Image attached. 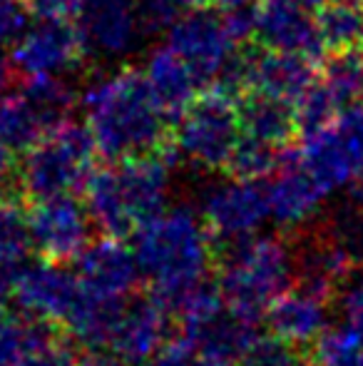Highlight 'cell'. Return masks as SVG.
<instances>
[{"label":"cell","mask_w":363,"mask_h":366,"mask_svg":"<svg viewBox=\"0 0 363 366\" xmlns=\"http://www.w3.org/2000/svg\"><path fill=\"white\" fill-rule=\"evenodd\" d=\"M75 347L78 344L70 339V334L60 332L53 339H48V342L25 352L15 366H75V362H78Z\"/></svg>","instance_id":"1f68e13d"},{"label":"cell","mask_w":363,"mask_h":366,"mask_svg":"<svg viewBox=\"0 0 363 366\" xmlns=\"http://www.w3.org/2000/svg\"><path fill=\"white\" fill-rule=\"evenodd\" d=\"M130 239L145 290L170 314L192 287L214 277V237L189 207L160 212Z\"/></svg>","instance_id":"7a4b0ae2"},{"label":"cell","mask_w":363,"mask_h":366,"mask_svg":"<svg viewBox=\"0 0 363 366\" xmlns=\"http://www.w3.org/2000/svg\"><path fill=\"white\" fill-rule=\"evenodd\" d=\"M137 25L142 35H157L170 30L177 20L197 5V0H132Z\"/></svg>","instance_id":"4dcf8cb0"},{"label":"cell","mask_w":363,"mask_h":366,"mask_svg":"<svg viewBox=\"0 0 363 366\" xmlns=\"http://www.w3.org/2000/svg\"><path fill=\"white\" fill-rule=\"evenodd\" d=\"M25 10L45 20H73L80 0H20Z\"/></svg>","instance_id":"e575fe53"},{"label":"cell","mask_w":363,"mask_h":366,"mask_svg":"<svg viewBox=\"0 0 363 366\" xmlns=\"http://www.w3.org/2000/svg\"><path fill=\"white\" fill-rule=\"evenodd\" d=\"M249 0H197V5H207V8H217V10H229V8H239V5H247Z\"/></svg>","instance_id":"f35d334b"},{"label":"cell","mask_w":363,"mask_h":366,"mask_svg":"<svg viewBox=\"0 0 363 366\" xmlns=\"http://www.w3.org/2000/svg\"><path fill=\"white\" fill-rule=\"evenodd\" d=\"M316 28L324 40L326 50L334 48H349V45H359L363 38V10L354 5L344 3H331L324 0L319 8L314 10Z\"/></svg>","instance_id":"83f0119b"},{"label":"cell","mask_w":363,"mask_h":366,"mask_svg":"<svg viewBox=\"0 0 363 366\" xmlns=\"http://www.w3.org/2000/svg\"><path fill=\"white\" fill-rule=\"evenodd\" d=\"M199 352L184 334L175 332L145 366H197Z\"/></svg>","instance_id":"d6a6232c"},{"label":"cell","mask_w":363,"mask_h":366,"mask_svg":"<svg viewBox=\"0 0 363 366\" xmlns=\"http://www.w3.org/2000/svg\"><path fill=\"white\" fill-rule=\"evenodd\" d=\"M75 366H130L125 359H120L115 352L102 347H90L83 354H78V362Z\"/></svg>","instance_id":"8d00e7d4"},{"label":"cell","mask_w":363,"mask_h":366,"mask_svg":"<svg viewBox=\"0 0 363 366\" xmlns=\"http://www.w3.org/2000/svg\"><path fill=\"white\" fill-rule=\"evenodd\" d=\"M75 277L85 292L105 299H125L142 287V274L135 252L127 249L125 239L100 237L92 239L75 257Z\"/></svg>","instance_id":"5bb4252c"},{"label":"cell","mask_w":363,"mask_h":366,"mask_svg":"<svg viewBox=\"0 0 363 366\" xmlns=\"http://www.w3.org/2000/svg\"><path fill=\"white\" fill-rule=\"evenodd\" d=\"M319 80L334 100L336 112H363V45L326 50L319 60Z\"/></svg>","instance_id":"7402d4cb"},{"label":"cell","mask_w":363,"mask_h":366,"mask_svg":"<svg viewBox=\"0 0 363 366\" xmlns=\"http://www.w3.org/2000/svg\"><path fill=\"white\" fill-rule=\"evenodd\" d=\"M344 312L349 324L363 337V280L356 282L344 297Z\"/></svg>","instance_id":"d590c367"},{"label":"cell","mask_w":363,"mask_h":366,"mask_svg":"<svg viewBox=\"0 0 363 366\" xmlns=\"http://www.w3.org/2000/svg\"><path fill=\"white\" fill-rule=\"evenodd\" d=\"M28 227L33 252L48 264H73L75 257L95 239L97 229L78 194L28 202Z\"/></svg>","instance_id":"52a82bcc"},{"label":"cell","mask_w":363,"mask_h":366,"mask_svg":"<svg viewBox=\"0 0 363 366\" xmlns=\"http://www.w3.org/2000/svg\"><path fill=\"white\" fill-rule=\"evenodd\" d=\"M269 217V197L264 179H232L214 187L204 199L202 219L214 239L249 234Z\"/></svg>","instance_id":"9a60e30c"},{"label":"cell","mask_w":363,"mask_h":366,"mask_svg":"<svg viewBox=\"0 0 363 366\" xmlns=\"http://www.w3.org/2000/svg\"><path fill=\"white\" fill-rule=\"evenodd\" d=\"M167 33H170L167 45L177 55H182L184 63L197 73L204 90L217 80V75L237 50V43L227 33L222 10L207 5L189 8Z\"/></svg>","instance_id":"30bf717a"},{"label":"cell","mask_w":363,"mask_h":366,"mask_svg":"<svg viewBox=\"0 0 363 366\" xmlns=\"http://www.w3.org/2000/svg\"><path fill=\"white\" fill-rule=\"evenodd\" d=\"M15 73H18V70H15V65H13V58H10L3 45H0V95L15 82Z\"/></svg>","instance_id":"74e56055"},{"label":"cell","mask_w":363,"mask_h":366,"mask_svg":"<svg viewBox=\"0 0 363 366\" xmlns=\"http://www.w3.org/2000/svg\"><path fill=\"white\" fill-rule=\"evenodd\" d=\"M324 194L326 192L316 184V179L301 167L299 142H296L286 152V162L276 172L274 182L267 184L269 217H274L276 224H281L284 229L299 227L314 217Z\"/></svg>","instance_id":"ac0fdd59"},{"label":"cell","mask_w":363,"mask_h":366,"mask_svg":"<svg viewBox=\"0 0 363 366\" xmlns=\"http://www.w3.org/2000/svg\"><path fill=\"white\" fill-rule=\"evenodd\" d=\"M249 90L267 92L294 105L319 75V63L299 53L272 50L259 43L244 45ZM247 90V92H249Z\"/></svg>","instance_id":"2e32d148"},{"label":"cell","mask_w":363,"mask_h":366,"mask_svg":"<svg viewBox=\"0 0 363 366\" xmlns=\"http://www.w3.org/2000/svg\"><path fill=\"white\" fill-rule=\"evenodd\" d=\"M48 127L38 117V112L30 107L23 92L15 90L8 95H0V137L8 142L18 154H23L30 145L48 135Z\"/></svg>","instance_id":"484cf974"},{"label":"cell","mask_w":363,"mask_h":366,"mask_svg":"<svg viewBox=\"0 0 363 366\" xmlns=\"http://www.w3.org/2000/svg\"><path fill=\"white\" fill-rule=\"evenodd\" d=\"M301 167L324 192L363 174V112L341 115L321 132L299 140Z\"/></svg>","instance_id":"ba28073f"},{"label":"cell","mask_w":363,"mask_h":366,"mask_svg":"<svg viewBox=\"0 0 363 366\" xmlns=\"http://www.w3.org/2000/svg\"><path fill=\"white\" fill-rule=\"evenodd\" d=\"M28 25V10L20 0H0V45L15 43Z\"/></svg>","instance_id":"836d02e7"},{"label":"cell","mask_w":363,"mask_h":366,"mask_svg":"<svg viewBox=\"0 0 363 366\" xmlns=\"http://www.w3.org/2000/svg\"><path fill=\"white\" fill-rule=\"evenodd\" d=\"M10 280H13V274H3L0 272V312H3L5 302L10 299Z\"/></svg>","instance_id":"60d3db41"},{"label":"cell","mask_w":363,"mask_h":366,"mask_svg":"<svg viewBox=\"0 0 363 366\" xmlns=\"http://www.w3.org/2000/svg\"><path fill=\"white\" fill-rule=\"evenodd\" d=\"M78 277L70 274L65 267L48 264L43 259H38L35 264L25 262L10 280V299L15 302V307L60 327L78 299Z\"/></svg>","instance_id":"4fadbf2b"},{"label":"cell","mask_w":363,"mask_h":366,"mask_svg":"<svg viewBox=\"0 0 363 366\" xmlns=\"http://www.w3.org/2000/svg\"><path fill=\"white\" fill-rule=\"evenodd\" d=\"M254 8V43L272 50L299 53L319 63L326 45L316 28L314 10L294 0H259Z\"/></svg>","instance_id":"7c38bea8"},{"label":"cell","mask_w":363,"mask_h":366,"mask_svg":"<svg viewBox=\"0 0 363 366\" xmlns=\"http://www.w3.org/2000/svg\"><path fill=\"white\" fill-rule=\"evenodd\" d=\"M145 75L155 97L165 107L167 117L172 120V125L180 120V115L187 110L189 102L204 90L197 73L184 63L182 55H177L170 45L152 50V55L147 58Z\"/></svg>","instance_id":"ffe728a7"},{"label":"cell","mask_w":363,"mask_h":366,"mask_svg":"<svg viewBox=\"0 0 363 366\" xmlns=\"http://www.w3.org/2000/svg\"><path fill=\"white\" fill-rule=\"evenodd\" d=\"M65 332L60 324L33 317L23 309L0 312V366H15L25 352Z\"/></svg>","instance_id":"603a6c76"},{"label":"cell","mask_w":363,"mask_h":366,"mask_svg":"<svg viewBox=\"0 0 363 366\" xmlns=\"http://www.w3.org/2000/svg\"><path fill=\"white\" fill-rule=\"evenodd\" d=\"M329 309V304L321 299L296 290V287H289L264 309L262 327L279 339L309 344L326 329Z\"/></svg>","instance_id":"d6986e66"},{"label":"cell","mask_w":363,"mask_h":366,"mask_svg":"<svg viewBox=\"0 0 363 366\" xmlns=\"http://www.w3.org/2000/svg\"><path fill=\"white\" fill-rule=\"evenodd\" d=\"M214 277L232 312L262 322L269 302L294 280L289 239L284 232L214 239Z\"/></svg>","instance_id":"277c9868"},{"label":"cell","mask_w":363,"mask_h":366,"mask_svg":"<svg viewBox=\"0 0 363 366\" xmlns=\"http://www.w3.org/2000/svg\"><path fill=\"white\" fill-rule=\"evenodd\" d=\"M88 48L73 20H45L23 30L13 43V65L28 75H65L83 68Z\"/></svg>","instance_id":"9c48e42d"},{"label":"cell","mask_w":363,"mask_h":366,"mask_svg":"<svg viewBox=\"0 0 363 366\" xmlns=\"http://www.w3.org/2000/svg\"><path fill=\"white\" fill-rule=\"evenodd\" d=\"M33 252L28 227V204L3 202L0 204V272L15 274L18 267L28 262Z\"/></svg>","instance_id":"4316f807"},{"label":"cell","mask_w":363,"mask_h":366,"mask_svg":"<svg viewBox=\"0 0 363 366\" xmlns=\"http://www.w3.org/2000/svg\"><path fill=\"white\" fill-rule=\"evenodd\" d=\"M73 23L78 25L88 53L107 58L125 55L140 38L132 0H80Z\"/></svg>","instance_id":"e0dca14e"},{"label":"cell","mask_w":363,"mask_h":366,"mask_svg":"<svg viewBox=\"0 0 363 366\" xmlns=\"http://www.w3.org/2000/svg\"><path fill=\"white\" fill-rule=\"evenodd\" d=\"M237 107L244 135L259 137V140H267L279 147L294 145L299 140L291 102H284L267 92L249 90L237 100Z\"/></svg>","instance_id":"44dd1931"},{"label":"cell","mask_w":363,"mask_h":366,"mask_svg":"<svg viewBox=\"0 0 363 366\" xmlns=\"http://www.w3.org/2000/svg\"><path fill=\"white\" fill-rule=\"evenodd\" d=\"M197 366H237L234 362H224V359H212V357H199Z\"/></svg>","instance_id":"b9f144b4"},{"label":"cell","mask_w":363,"mask_h":366,"mask_svg":"<svg viewBox=\"0 0 363 366\" xmlns=\"http://www.w3.org/2000/svg\"><path fill=\"white\" fill-rule=\"evenodd\" d=\"M85 207L97 234L130 239L137 227L165 212L170 194V159L162 154L107 162L85 182Z\"/></svg>","instance_id":"3957f363"},{"label":"cell","mask_w":363,"mask_h":366,"mask_svg":"<svg viewBox=\"0 0 363 366\" xmlns=\"http://www.w3.org/2000/svg\"><path fill=\"white\" fill-rule=\"evenodd\" d=\"M237 366H321L309 344L279 339L274 334H259L252 347L242 354Z\"/></svg>","instance_id":"f1b7e54d"},{"label":"cell","mask_w":363,"mask_h":366,"mask_svg":"<svg viewBox=\"0 0 363 366\" xmlns=\"http://www.w3.org/2000/svg\"><path fill=\"white\" fill-rule=\"evenodd\" d=\"M242 137L239 107L232 95L209 85L180 115L172 130L175 159L182 157L204 172H224L229 154Z\"/></svg>","instance_id":"8992f818"},{"label":"cell","mask_w":363,"mask_h":366,"mask_svg":"<svg viewBox=\"0 0 363 366\" xmlns=\"http://www.w3.org/2000/svg\"><path fill=\"white\" fill-rule=\"evenodd\" d=\"M334 366H363V347L354 349V352H349L346 357H341Z\"/></svg>","instance_id":"ab89813d"},{"label":"cell","mask_w":363,"mask_h":366,"mask_svg":"<svg viewBox=\"0 0 363 366\" xmlns=\"http://www.w3.org/2000/svg\"><path fill=\"white\" fill-rule=\"evenodd\" d=\"M97 149L88 125L65 120L30 145L20 157V184L25 202L80 194L95 169Z\"/></svg>","instance_id":"5b68a950"},{"label":"cell","mask_w":363,"mask_h":366,"mask_svg":"<svg viewBox=\"0 0 363 366\" xmlns=\"http://www.w3.org/2000/svg\"><path fill=\"white\" fill-rule=\"evenodd\" d=\"M331 3H344V5H354V8L363 10V0H331Z\"/></svg>","instance_id":"7bdbcfd3"},{"label":"cell","mask_w":363,"mask_h":366,"mask_svg":"<svg viewBox=\"0 0 363 366\" xmlns=\"http://www.w3.org/2000/svg\"><path fill=\"white\" fill-rule=\"evenodd\" d=\"M88 130L105 162L162 154L175 162L172 120L152 92L145 70L132 65L100 75L83 97Z\"/></svg>","instance_id":"6da1fadb"},{"label":"cell","mask_w":363,"mask_h":366,"mask_svg":"<svg viewBox=\"0 0 363 366\" xmlns=\"http://www.w3.org/2000/svg\"><path fill=\"white\" fill-rule=\"evenodd\" d=\"M175 332L177 324L172 314L145 287H140L122 304L107 349L130 366H145Z\"/></svg>","instance_id":"8fae6325"},{"label":"cell","mask_w":363,"mask_h":366,"mask_svg":"<svg viewBox=\"0 0 363 366\" xmlns=\"http://www.w3.org/2000/svg\"><path fill=\"white\" fill-rule=\"evenodd\" d=\"M336 117H339V112H336V107H334V100L329 97L326 87L321 85L319 75H316V80L309 85V90L294 102L296 137L304 140V137L316 135V132H321L324 127H329Z\"/></svg>","instance_id":"f546056e"},{"label":"cell","mask_w":363,"mask_h":366,"mask_svg":"<svg viewBox=\"0 0 363 366\" xmlns=\"http://www.w3.org/2000/svg\"><path fill=\"white\" fill-rule=\"evenodd\" d=\"M361 45H363V38H361Z\"/></svg>","instance_id":"ee69618b"},{"label":"cell","mask_w":363,"mask_h":366,"mask_svg":"<svg viewBox=\"0 0 363 366\" xmlns=\"http://www.w3.org/2000/svg\"><path fill=\"white\" fill-rule=\"evenodd\" d=\"M18 90L48 130H55L65 120H70V112L75 107V90L58 75H28Z\"/></svg>","instance_id":"cb8c5ba5"},{"label":"cell","mask_w":363,"mask_h":366,"mask_svg":"<svg viewBox=\"0 0 363 366\" xmlns=\"http://www.w3.org/2000/svg\"><path fill=\"white\" fill-rule=\"evenodd\" d=\"M289 147V145H286ZM286 147L272 145L259 137L244 135L234 145L229 154L227 164H224V174L229 179H267L276 174L284 164Z\"/></svg>","instance_id":"d4e9b609"}]
</instances>
